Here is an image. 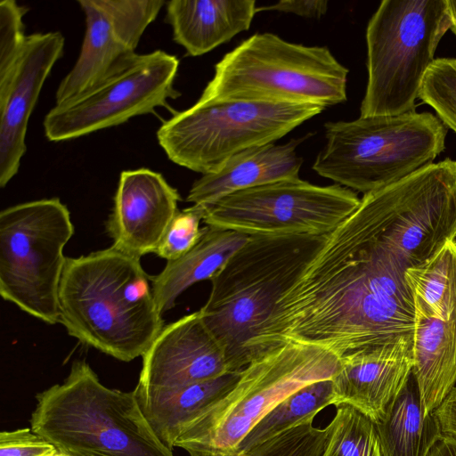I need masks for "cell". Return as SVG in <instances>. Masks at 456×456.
<instances>
[{
    "label": "cell",
    "mask_w": 456,
    "mask_h": 456,
    "mask_svg": "<svg viewBox=\"0 0 456 456\" xmlns=\"http://www.w3.org/2000/svg\"><path fill=\"white\" fill-rule=\"evenodd\" d=\"M326 237L250 236L210 280L208 298L200 311L223 346L230 371H240L251 362L261 328Z\"/></svg>",
    "instance_id": "obj_3"
},
{
    "label": "cell",
    "mask_w": 456,
    "mask_h": 456,
    "mask_svg": "<svg viewBox=\"0 0 456 456\" xmlns=\"http://www.w3.org/2000/svg\"><path fill=\"white\" fill-rule=\"evenodd\" d=\"M140 259L112 246L67 257L59 323L69 335L122 362L143 356L165 325Z\"/></svg>",
    "instance_id": "obj_2"
},
{
    "label": "cell",
    "mask_w": 456,
    "mask_h": 456,
    "mask_svg": "<svg viewBox=\"0 0 456 456\" xmlns=\"http://www.w3.org/2000/svg\"><path fill=\"white\" fill-rule=\"evenodd\" d=\"M207 210L192 205L178 210L167 228L154 254L167 261L176 260L188 253L200 240L204 227L200 221L205 218Z\"/></svg>",
    "instance_id": "obj_28"
},
{
    "label": "cell",
    "mask_w": 456,
    "mask_h": 456,
    "mask_svg": "<svg viewBox=\"0 0 456 456\" xmlns=\"http://www.w3.org/2000/svg\"><path fill=\"white\" fill-rule=\"evenodd\" d=\"M419 98L456 133V58H438L428 69Z\"/></svg>",
    "instance_id": "obj_26"
},
{
    "label": "cell",
    "mask_w": 456,
    "mask_h": 456,
    "mask_svg": "<svg viewBox=\"0 0 456 456\" xmlns=\"http://www.w3.org/2000/svg\"><path fill=\"white\" fill-rule=\"evenodd\" d=\"M334 403L332 379L316 381L297 389L277 404L249 431L235 452H245L292 428L313 423L319 411Z\"/></svg>",
    "instance_id": "obj_24"
},
{
    "label": "cell",
    "mask_w": 456,
    "mask_h": 456,
    "mask_svg": "<svg viewBox=\"0 0 456 456\" xmlns=\"http://www.w3.org/2000/svg\"><path fill=\"white\" fill-rule=\"evenodd\" d=\"M326 430L322 456H382L374 421L349 404L336 406Z\"/></svg>",
    "instance_id": "obj_25"
},
{
    "label": "cell",
    "mask_w": 456,
    "mask_h": 456,
    "mask_svg": "<svg viewBox=\"0 0 456 456\" xmlns=\"http://www.w3.org/2000/svg\"><path fill=\"white\" fill-rule=\"evenodd\" d=\"M328 10L326 0H286L273 4L257 7L256 12L262 11H275L293 13L301 17L318 19Z\"/></svg>",
    "instance_id": "obj_31"
},
{
    "label": "cell",
    "mask_w": 456,
    "mask_h": 456,
    "mask_svg": "<svg viewBox=\"0 0 456 456\" xmlns=\"http://www.w3.org/2000/svg\"><path fill=\"white\" fill-rule=\"evenodd\" d=\"M326 143L313 169L363 194L392 184L434 163L448 128L429 112L359 117L324 125Z\"/></svg>",
    "instance_id": "obj_6"
},
{
    "label": "cell",
    "mask_w": 456,
    "mask_h": 456,
    "mask_svg": "<svg viewBox=\"0 0 456 456\" xmlns=\"http://www.w3.org/2000/svg\"><path fill=\"white\" fill-rule=\"evenodd\" d=\"M340 362L332 379L334 405L349 404L376 422L412 373V335L362 349Z\"/></svg>",
    "instance_id": "obj_18"
},
{
    "label": "cell",
    "mask_w": 456,
    "mask_h": 456,
    "mask_svg": "<svg viewBox=\"0 0 456 456\" xmlns=\"http://www.w3.org/2000/svg\"><path fill=\"white\" fill-rule=\"evenodd\" d=\"M339 358L321 346L281 341L268 346L240 372L233 387L189 422L175 447L190 456L233 453L249 431L297 389L332 379Z\"/></svg>",
    "instance_id": "obj_5"
},
{
    "label": "cell",
    "mask_w": 456,
    "mask_h": 456,
    "mask_svg": "<svg viewBox=\"0 0 456 456\" xmlns=\"http://www.w3.org/2000/svg\"><path fill=\"white\" fill-rule=\"evenodd\" d=\"M451 27L447 0H383L366 28L368 80L360 116L415 111L424 77Z\"/></svg>",
    "instance_id": "obj_8"
},
{
    "label": "cell",
    "mask_w": 456,
    "mask_h": 456,
    "mask_svg": "<svg viewBox=\"0 0 456 456\" xmlns=\"http://www.w3.org/2000/svg\"><path fill=\"white\" fill-rule=\"evenodd\" d=\"M256 9L255 0H171L167 21L176 44L200 56L248 30Z\"/></svg>",
    "instance_id": "obj_20"
},
{
    "label": "cell",
    "mask_w": 456,
    "mask_h": 456,
    "mask_svg": "<svg viewBox=\"0 0 456 456\" xmlns=\"http://www.w3.org/2000/svg\"><path fill=\"white\" fill-rule=\"evenodd\" d=\"M323 110L309 103L200 98L165 121L157 139L171 161L206 175L243 151L275 142Z\"/></svg>",
    "instance_id": "obj_9"
},
{
    "label": "cell",
    "mask_w": 456,
    "mask_h": 456,
    "mask_svg": "<svg viewBox=\"0 0 456 456\" xmlns=\"http://www.w3.org/2000/svg\"><path fill=\"white\" fill-rule=\"evenodd\" d=\"M326 439V428H318L313 423H307L286 430L242 452L201 456H322Z\"/></svg>",
    "instance_id": "obj_27"
},
{
    "label": "cell",
    "mask_w": 456,
    "mask_h": 456,
    "mask_svg": "<svg viewBox=\"0 0 456 456\" xmlns=\"http://www.w3.org/2000/svg\"><path fill=\"white\" fill-rule=\"evenodd\" d=\"M455 240H456V238H455Z\"/></svg>",
    "instance_id": "obj_37"
},
{
    "label": "cell",
    "mask_w": 456,
    "mask_h": 456,
    "mask_svg": "<svg viewBox=\"0 0 456 456\" xmlns=\"http://www.w3.org/2000/svg\"><path fill=\"white\" fill-rule=\"evenodd\" d=\"M178 59L161 50L136 53L102 81L55 104L43 122L49 141L81 137L153 112L180 93L174 83Z\"/></svg>",
    "instance_id": "obj_12"
},
{
    "label": "cell",
    "mask_w": 456,
    "mask_h": 456,
    "mask_svg": "<svg viewBox=\"0 0 456 456\" xmlns=\"http://www.w3.org/2000/svg\"><path fill=\"white\" fill-rule=\"evenodd\" d=\"M429 456H456V437L444 434L432 449Z\"/></svg>",
    "instance_id": "obj_33"
},
{
    "label": "cell",
    "mask_w": 456,
    "mask_h": 456,
    "mask_svg": "<svg viewBox=\"0 0 456 456\" xmlns=\"http://www.w3.org/2000/svg\"><path fill=\"white\" fill-rule=\"evenodd\" d=\"M198 243L182 257L167 261L151 277L154 300L160 314L172 309L180 295L193 284L211 280L250 238L227 229L204 226Z\"/></svg>",
    "instance_id": "obj_21"
},
{
    "label": "cell",
    "mask_w": 456,
    "mask_h": 456,
    "mask_svg": "<svg viewBox=\"0 0 456 456\" xmlns=\"http://www.w3.org/2000/svg\"><path fill=\"white\" fill-rule=\"evenodd\" d=\"M434 412L440 422L443 433L456 437V387Z\"/></svg>",
    "instance_id": "obj_32"
},
{
    "label": "cell",
    "mask_w": 456,
    "mask_h": 456,
    "mask_svg": "<svg viewBox=\"0 0 456 456\" xmlns=\"http://www.w3.org/2000/svg\"><path fill=\"white\" fill-rule=\"evenodd\" d=\"M227 372L224 350L199 310L163 327L142 356L136 387L173 388Z\"/></svg>",
    "instance_id": "obj_16"
},
{
    "label": "cell",
    "mask_w": 456,
    "mask_h": 456,
    "mask_svg": "<svg viewBox=\"0 0 456 456\" xmlns=\"http://www.w3.org/2000/svg\"><path fill=\"white\" fill-rule=\"evenodd\" d=\"M70 213L58 198L20 203L0 213V294L47 323L59 322V289L74 234Z\"/></svg>",
    "instance_id": "obj_10"
},
{
    "label": "cell",
    "mask_w": 456,
    "mask_h": 456,
    "mask_svg": "<svg viewBox=\"0 0 456 456\" xmlns=\"http://www.w3.org/2000/svg\"><path fill=\"white\" fill-rule=\"evenodd\" d=\"M427 260L392 189L363 194L278 300L253 355L294 341L328 349L340 360L412 335L413 298L405 273Z\"/></svg>",
    "instance_id": "obj_1"
},
{
    "label": "cell",
    "mask_w": 456,
    "mask_h": 456,
    "mask_svg": "<svg viewBox=\"0 0 456 456\" xmlns=\"http://www.w3.org/2000/svg\"><path fill=\"white\" fill-rule=\"evenodd\" d=\"M69 455L70 456H87V455H83V454H78V453H71Z\"/></svg>",
    "instance_id": "obj_36"
},
{
    "label": "cell",
    "mask_w": 456,
    "mask_h": 456,
    "mask_svg": "<svg viewBox=\"0 0 456 456\" xmlns=\"http://www.w3.org/2000/svg\"><path fill=\"white\" fill-rule=\"evenodd\" d=\"M347 75L348 69L326 46L258 33L216 64L200 98L309 103L325 109L346 101Z\"/></svg>",
    "instance_id": "obj_7"
},
{
    "label": "cell",
    "mask_w": 456,
    "mask_h": 456,
    "mask_svg": "<svg viewBox=\"0 0 456 456\" xmlns=\"http://www.w3.org/2000/svg\"><path fill=\"white\" fill-rule=\"evenodd\" d=\"M46 456H70L69 454L66 453V452H61L59 450H56L55 452H53V453L51 454H48Z\"/></svg>",
    "instance_id": "obj_35"
},
{
    "label": "cell",
    "mask_w": 456,
    "mask_h": 456,
    "mask_svg": "<svg viewBox=\"0 0 456 456\" xmlns=\"http://www.w3.org/2000/svg\"><path fill=\"white\" fill-rule=\"evenodd\" d=\"M27 12L14 0L0 2V75L9 69L25 44L23 17Z\"/></svg>",
    "instance_id": "obj_29"
},
{
    "label": "cell",
    "mask_w": 456,
    "mask_h": 456,
    "mask_svg": "<svg viewBox=\"0 0 456 456\" xmlns=\"http://www.w3.org/2000/svg\"><path fill=\"white\" fill-rule=\"evenodd\" d=\"M240 371L173 388L134 389L142 411L160 441L173 450L183 428L230 391Z\"/></svg>",
    "instance_id": "obj_22"
},
{
    "label": "cell",
    "mask_w": 456,
    "mask_h": 456,
    "mask_svg": "<svg viewBox=\"0 0 456 456\" xmlns=\"http://www.w3.org/2000/svg\"><path fill=\"white\" fill-rule=\"evenodd\" d=\"M374 423L382 456H429L444 436L435 412L425 414L412 373Z\"/></svg>",
    "instance_id": "obj_23"
},
{
    "label": "cell",
    "mask_w": 456,
    "mask_h": 456,
    "mask_svg": "<svg viewBox=\"0 0 456 456\" xmlns=\"http://www.w3.org/2000/svg\"><path fill=\"white\" fill-rule=\"evenodd\" d=\"M352 190L299 177L230 194L207 209V225L248 236L327 235L360 204Z\"/></svg>",
    "instance_id": "obj_11"
},
{
    "label": "cell",
    "mask_w": 456,
    "mask_h": 456,
    "mask_svg": "<svg viewBox=\"0 0 456 456\" xmlns=\"http://www.w3.org/2000/svg\"><path fill=\"white\" fill-rule=\"evenodd\" d=\"M300 140L269 143L243 151L216 171L202 175L191 185L186 200L206 210L236 191L297 178L303 158L297 153Z\"/></svg>",
    "instance_id": "obj_19"
},
{
    "label": "cell",
    "mask_w": 456,
    "mask_h": 456,
    "mask_svg": "<svg viewBox=\"0 0 456 456\" xmlns=\"http://www.w3.org/2000/svg\"><path fill=\"white\" fill-rule=\"evenodd\" d=\"M31 429L68 454L174 456L153 431L134 390L104 386L85 360L36 395Z\"/></svg>",
    "instance_id": "obj_4"
},
{
    "label": "cell",
    "mask_w": 456,
    "mask_h": 456,
    "mask_svg": "<svg viewBox=\"0 0 456 456\" xmlns=\"http://www.w3.org/2000/svg\"><path fill=\"white\" fill-rule=\"evenodd\" d=\"M181 197L158 172H121L113 208L106 222L112 247L141 258L154 253L174 218Z\"/></svg>",
    "instance_id": "obj_17"
},
{
    "label": "cell",
    "mask_w": 456,
    "mask_h": 456,
    "mask_svg": "<svg viewBox=\"0 0 456 456\" xmlns=\"http://www.w3.org/2000/svg\"><path fill=\"white\" fill-rule=\"evenodd\" d=\"M86 21L79 55L61 81L55 104L88 90L134 57L162 0H78Z\"/></svg>",
    "instance_id": "obj_14"
},
{
    "label": "cell",
    "mask_w": 456,
    "mask_h": 456,
    "mask_svg": "<svg viewBox=\"0 0 456 456\" xmlns=\"http://www.w3.org/2000/svg\"><path fill=\"white\" fill-rule=\"evenodd\" d=\"M405 280L413 298L412 375L428 415L456 384V240L408 268Z\"/></svg>",
    "instance_id": "obj_13"
},
{
    "label": "cell",
    "mask_w": 456,
    "mask_h": 456,
    "mask_svg": "<svg viewBox=\"0 0 456 456\" xmlns=\"http://www.w3.org/2000/svg\"><path fill=\"white\" fill-rule=\"evenodd\" d=\"M450 13H451V19H452V27L451 30L453 32V34L456 37V0H447Z\"/></svg>",
    "instance_id": "obj_34"
},
{
    "label": "cell",
    "mask_w": 456,
    "mask_h": 456,
    "mask_svg": "<svg viewBox=\"0 0 456 456\" xmlns=\"http://www.w3.org/2000/svg\"><path fill=\"white\" fill-rule=\"evenodd\" d=\"M61 32L35 33L27 37L17 59L0 75V186L18 173L26 151L29 117L41 89L62 56Z\"/></svg>",
    "instance_id": "obj_15"
},
{
    "label": "cell",
    "mask_w": 456,
    "mask_h": 456,
    "mask_svg": "<svg viewBox=\"0 0 456 456\" xmlns=\"http://www.w3.org/2000/svg\"><path fill=\"white\" fill-rule=\"evenodd\" d=\"M56 450L31 428L0 434V456H46Z\"/></svg>",
    "instance_id": "obj_30"
}]
</instances>
